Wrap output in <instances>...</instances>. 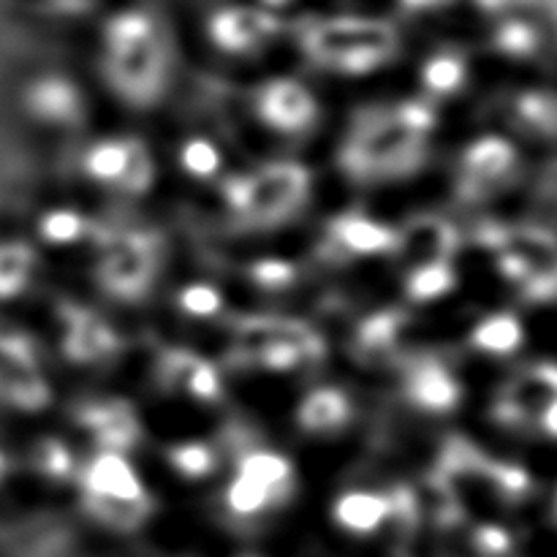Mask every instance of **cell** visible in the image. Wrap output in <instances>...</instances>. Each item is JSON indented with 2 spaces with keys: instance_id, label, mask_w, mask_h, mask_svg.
<instances>
[{
  "instance_id": "obj_6",
  "label": "cell",
  "mask_w": 557,
  "mask_h": 557,
  "mask_svg": "<svg viewBox=\"0 0 557 557\" xmlns=\"http://www.w3.org/2000/svg\"><path fill=\"white\" fill-rule=\"evenodd\" d=\"M221 430L228 446V466L212 495L221 517L243 531L275 520L302 490L297 455L234 419H226Z\"/></svg>"
},
{
  "instance_id": "obj_23",
  "label": "cell",
  "mask_w": 557,
  "mask_h": 557,
  "mask_svg": "<svg viewBox=\"0 0 557 557\" xmlns=\"http://www.w3.org/2000/svg\"><path fill=\"white\" fill-rule=\"evenodd\" d=\"M281 41V27L270 14H248L243 9L210 14L199 33V52L218 71L243 74L264 63L272 47Z\"/></svg>"
},
{
  "instance_id": "obj_38",
  "label": "cell",
  "mask_w": 557,
  "mask_h": 557,
  "mask_svg": "<svg viewBox=\"0 0 557 557\" xmlns=\"http://www.w3.org/2000/svg\"><path fill=\"white\" fill-rule=\"evenodd\" d=\"M555 517H557V495H555Z\"/></svg>"
},
{
  "instance_id": "obj_17",
  "label": "cell",
  "mask_w": 557,
  "mask_h": 557,
  "mask_svg": "<svg viewBox=\"0 0 557 557\" xmlns=\"http://www.w3.org/2000/svg\"><path fill=\"white\" fill-rule=\"evenodd\" d=\"M63 430L82 451H117L139 457L150 444L147 413L128 395L109 389H85L63 400Z\"/></svg>"
},
{
  "instance_id": "obj_15",
  "label": "cell",
  "mask_w": 557,
  "mask_h": 557,
  "mask_svg": "<svg viewBox=\"0 0 557 557\" xmlns=\"http://www.w3.org/2000/svg\"><path fill=\"white\" fill-rule=\"evenodd\" d=\"M250 199L234 237H270L302 221L315 196V172L299 156H264L248 163Z\"/></svg>"
},
{
  "instance_id": "obj_12",
  "label": "cell",
  "mask_w": 557,
  "mask_h": 557,
  "mask_svg": "<svg viewBox=\"0 0 557 557\" xmlns=\"http://www.w3.org/2000/svg\"><path fill=\"white\" fill-rule=\"evenodd\" d=\"M397 250H400L397 221L346 207L326 215L313 228L305 259L321 277H341L359 275L375 267L395 270Z\"/></svg>"
},
{
  "instance_id": "obj_27",
  "label": "cell",
  "mask_w": 557,
  "mask_h": 557,
  "mask_svg": "<svg viewBox=\"0 0 557 557\" xmlns=\"http://www.w3.org/2000/svg\"><path fill=\"white\" fill-rule=\"evenodd\" d=\"M49 292V264L25 232L0 234V313L27 308Z\"/></svg>"
},
{
  "instance_id": "obj_5",
  "label": "cell",
  "mask_w": 557,
  "mask_h": 557,
  "mask_svg": "<svg viewBox=\"0 0 557 557\" xmlns=\"http://www.w3.org/2000/svg\"><path fill=\"white\" fill-rule=\"evenodd\" d=\"M65 161L76 199L109 215H136L166 188L161 150L139 128H96Z\"/></svg>"
},
{
  "instance_id": "obj_35",
  "label": "cell",
  "mask_w": 557,
  "mask_h": 557,
  "mask_svg": "<svg viewBox=\"0 0 557 557\" xmlns=\"http://www.w3.org/2000/svg\"><path fill=\"white\" fill-rule=\"evenodd\" d=\"M473 547L482 557H509L515 549L511 533L495 522H484L473 531Z\"/></svg>"
},
{
  "instance_id": "obj_37",
  "label": "cell",
  "mask_w": 557,
  "mask_h": 557,
  "mask_svg": "<svg viewBox=\"0 0 557 557\" xmlns=\"http://www.w3.org/2000/svg\"><path fill=\"white\" fill-rule=\"evenodd\" d=\"M536 424L542 428V433L547 435V438H557V397H553V400H547L539 408Z\"/></svg>"
},
{
  "instance_id": "obj_25",
  "label": "cell",
  "mask_w": 557,
  "mask_h": 557,
  "mask_svg": "<svg viewBox=\"0 0 557 557\" xmlns=\"http://www.w3.org/2000/svg\"><path fill=\"white\" fill-rule=\"evenodd\" d=\"M22 479L44 498H74L85 451L63 428H36L16 446Z\"/></svg>"
},
{
  "instance_id": "obj_1",
  "label": "cell",
  "mask_w": 557,
  "mask_h": 557,
  "mask_svg": "<svg viewBox=\"0 0 557 557\" xmlns=\"http://www.w3.org/2000/svg\"><path fill=\"white\" fill-rule=\"evenodd\" d=\"M90 82L128 120L156 117L177 96V52L152 16L125 11L98 27Z\"/></svg>"
},
{
  "instance_id": "obj_20",
  "label": "cell",
  "mask_w": 557,
  "mask_h": 557,
  "mask_svg": "<svg viewBox=\"0 0 557 557\" xmlns=\"http://www.w3.org/2000/svg\"><path fill=\"white\" fill-rule=\"evenodd\" d=\"M158 308L172 324V341L188 343V346L205 348V351L207 346L218 351L223 335L237 315V305H234L223 277L199 275V272L185 277H169Z\"/></svg>"
},
{
  "instance_id": "obj_34",
  "label": "cell",
  "mask_w": 557,
  "mask_h": 557,
  "mask_svg": "<svg viewBox=\"0 0 557 557\" xmlns=\"http://www.w3.org/2000/svg\"><path fill=\"white\" fill-rule=\"evenodd\" d=\"M539 30L525 20H504L493 36L495 52L511 60H525L539 52Z\"/></svg>"
},
{
  "instance_id": "obj_21",
  "label": "cell",
  "mask_w": 557,
  "mask_h": 557,
  "mask_svg": "<svg viewBox=\"0 0 557 557\" xmlns=\"http://www.w3.org/2000/svg\"><path fill=\"white\" fill-rule=\"evenodd\" d=\"M109 223H112L109 212L96 210L76 196H52L36 207L25 234L41 250L49 267H85L101 248Z\"/></svg>"
},
{
  "instance_id": "obj_28",
  "label": "cell",
  "mask_w": 557,
  "mask_h": 557,
  "mask_svg": "<svg viewBox=\"0 0 557 557\" xmlns=\"http://www.w3.org/2000/svg\"><path fill=\"white\" fill-rule=\"evenodd\" d=\"M473 82V65L466 49L435 44L413 60V96L428 101L441 114L460 101Z\"/></svg>"
},
{
  "instance_id": "obj_16",
  "label": "cell",
  "mask_w": 557,
  "mask_h": 557,
  "mask_svg": "<svg viewBox=\"0 0 557 557\" xmlns=\"http://www.w3.org/2000/svg\"><path fill=\"white\" fill-rule=\"evenodd\" d=\"M161 150L163 180L166 188L177 190V196L205 205L215 185L237 166V147L232 134L221 123L207 120H185L174 131H169Z\"/></svg>"
},
{
  "instance_id": "obj_33",
  "label": "cell",
  "mask_w": 557,
  "mask_h": 557,
  "mask_svg": "<svg viewBox=\"0 0 557 557\" xmlns=\"http://www.w3.org/2000/svg\"><path fill=\"white\" fill-rule=\"evenodd\" d=\"M515 125L525 134L553 139L557 136V96L549 90H520L509 103Z\"/></svg>"
},
{
  "instance_id": "obj_11",
  "label": "cell",
  "mask_w": 557,
  "mask_h": 557,
  "mask_svg": "<svg viewBox=\"0 0 557 557\" xmlns=\"http://www.w3.org/2000/svg\"><path fill=\"white\" fill-rule=\"evenodd\" d=\"M221 277L237 310L305 313L310 305L326 297L324 277L308 264V259L283 250H253L239 256Z\"/></svg>"
},
{
  "instance_id": "obj_19",
  "label": "cell",
  "mask_w": 557,
  "mask_h": 557,
  "mask_svg": "<svg viewBox=\"0 0 557 557\" xmlns=\"http://www.w3.org/2000/svg\"><path fill=\"white\" fill-rule=\"evenodd\" d=\"M386 384L392 386L395 411L422 428H441L466 403L462 373L441 348L419 346Z\"/></svg>"
},
{
  "instance_id": "obj_31",
  "label": "cell",
  "mask_w": 557,
  "mask_h": 557,
  "mask_svg": "<svg viewBox=\"0 0 557 557\" xmlns=\"http://www.w3.org/2000/svg\"><path fill=\"white\" fill-rule=\"evenodd\" d=\"M522 343H525L522 321L509 310L482 315L468 326L462 337V348L479 359H509L520 351Z\"/></svg>"
},
{
  "instance_id": "obj_30",
  "label": "cell",
  "mask_w": 557,
  "mask_h": 557,
  "mask_svg": "<svg viewBox=\"0 0 557 557\" xmlns=\"http://www.w3.org/2000/svg\"><path fill=\"white\" fill-rule=\"evenodd\" d=\"M400 228V250H397V264H411V261H460L466 239L460 226L449 215L441 212H424L411 215L408 221L397 223ZM395 264V267H397Z\"/></svg>"
},
{
  "instance_id": "obj_10",
  "label": "cell",
  "mask_w": 557,
  "mask_h": 557,
  "mask_svg": "<svg viewBox=\"0 0 557 557\" xmlns=\"http://www.w3.org/2000/svg\"><path fill=\"white\" fill-rule=\"evenodd\" d=\"M156 479L145 471L141 457L117 451H85L71 506L90 525L103 531L139 533L158 515Z\"/></svg>"
},
{
  "instance_id": "obj_3",
  "label": "cell",
  "mask_w": 557,
  "mask_h": 557,
  "mask_svg": "<svg viewBox=\"0 0 557 557\" xmlns=\"http://www.w3.org/2000/svg\"><path fill=\"white\" fill-rule=\"evenodd\" d=\"M215 357L232 386L239 379L308 384L332 359V343L324 326L308 321L305 313L237 310Z\"/></svg>"
},
{
  "instance_id": "obj_24",
  "label": "cell",
  "mask_w": 557,
  "mask_h": 557,
  "mask_svg": "<svg viewBox=\"0 0 557 557\" xmlns=\"http://www.w3.org/2000/svg\"><path fill=\"white\" fill-rule=\"evenodd\" d=\"M520 166L515 141L500 134H479L457 147L451 158V196L460 205H479L506 188Z\"/></svg>"
},
{
  "instance_id": "obj_26",
  "label": "cell",
  "mask_w": 557,
  "mask_h": 557,
  "mask_svg": "<svg viewBox=\"0 0 557 557\" xmlns=\"http://www.w3.org/2000/svg\"><path fill=\"white\" fill-rule=\"evenodd\" d=\"M326 517L337 531L354 539L397 531L395 476L343 479L326 504Z\"/></svg>"
},
{
  "instance_id": "obj_22",
  "label": "cell",
  "mask_w": 557,
  "mask_h": 557,
  "mask_svg": "<svg viewBox=\"0 0 557 557\" xmlns=\"http://www.w3.org/2000/svg\"><path fill=\"white\" fill-rule=\"evenodd\" d=\"M150 449V466L161 482L177 484L185 493L215 495L228 466V446L221 428L166 433Z\"/></svg>"
},
{
  "instance_id": "obj_13",
  "label": "cell",
  "mask_w": 557,
  "mask_h": 557,
  "mask_svg": "<svg viewBox=\"0 0 557 557\" xmlns=\"http://www.w3.org/2000/svg\"><path fill=\"white\" fill-rule=\"evenodd\" d=\"M417 330L419 315L397 299L357 305L343 315L337 335H330L332 354L341 351L357 375L389 381L419 348Z\"/></svg>"
},
{
  "instance_id": "obj_32",
  "label": "cell",
  "mask_w": 557,
  "mask_h": 557,
  "mask_svg": "<svg viewBox=\"0 0 557 557\" xmlns=\"http://www.w3.org/2000/svg\"><path fill=\"white\" fill-rule=\"evenodd\" d=\"M471 479L473 482L487 484V487L493 490L495 498L504 500V504H511V506L528 500V495H531V490H533V476L525 471V468L517 466V462L490 457V455H484V451H482V457H479L476 471H473Z\"/></svg>"
},
{
  "instance_id": "obj_14",
  "label": "cell",
  "mask_w": 557,
  "mask_h": 557,
  "mask_svg": "<svg viewBox=\"0 0 557 557\" xmlns=\"http://www.w3.org/2000/svg\"><path fill=\"white\" fill-rule=\"evenodd\" d=\"M63 406L41 335L0 324V417L36 422L54 417Z\"/></svg>"
},
{
  "instance_id": "obj_29",
  "label": "cell",
  "mask_w": 557,
  "mask_h": 557,
  "mask_svg": "<svg viewBox=\"0 0 557 557\" xmlns=\"http://www.w3.org/2000/svg\"><path fill=\"white\" fill-rule=\"evenodd\" d=\"M462 286L457 261H411L395 267V299L411 313H428L449 302Z\"/></svg>"
},
{
  "instance_id": "obj_36",
  "label": "cell",
  "mask_w": 557,
  "mask_h": 557,
  "mask_svg": "<svg viewBox=\"0 0 557 557\" xmlns=\"http://www.w3.org/2000/svg\"><path fill=\"white\" fill-rule=\"evenodd\" d=\"M16 484H25V479H22L20 455H16V446H9L0 438V495L14 490Z\"/></svg>"
},
{
  "instance_id": "obj_4",
  "label": "cell",
  "mask_w": 557,
  "mask_h": 557,
  "mask_svg": "<svg viewBox=\"0 0 557 557\" xmlns=\"http://www.w3.org/2000/svg\"><path fill=\"white\" fill-rule=\"evenodd\" d=\"M92 302L117 315L158 310L172 272V239L141 215H112L101 248L82 267Z\"/></svg>"
},
{
  "instance_id": "obj_9",
  "label": "cell",
  "mask_w": 557,
  "mask_h": 557,
  "mask_svg": "<svg viewBox=\"0 0 557 557\" xmlns=\"http://www.w3.org/2000/svg\"><path fill=\"white\" fill-rule=\"evenodd\" d=\"M145 384L152 400L190 422L221 428L232 417V381L215 354L205 348L158 343L145 357Z\"/></svg>"
},
{
  "instance_id": "obj_7",
  "label": "cell",
  "mask_w": 557,
  "mask_h": 557,
  "mask_svg": "<svg viewBox=\"0 0 557 557\" xmlns=\"http://www.w3.org/2000/svg\"><path fill=\"white\" fill-rule=\"evenodd\" d=\"M98 98L90 76L58 63L25 69L11 90L16 125L49 152L69 156L98 128Z\"/></svg>"
},
{
  "instance_id": "obj_8",
  "label": "cell",
  "mask_w": 557,
  "mask_h": 557,
  "mask_svg": "<svg viewBox=\"0 0 557 557\" xmlns=\"http://www.w3.org/2000/svg\"><path fill=\"white\" fill-rule=\"evenodd\" d=\"M54 373L76 381H103L131 359L123 324L92 299L47 294L44 330L38 332Z\"/></svg>"
},
{
  "instance_id": "obj_2",
  "label": "cell",
  "mask_w": 557,
  "mask_h": 557,
  "mask_svg": "<svg viewBox=\"0 0 557 557\" xmlns=\"http://www.w3.org/2000/svg\"><path fill=\"white\" fill-rule=\"evenodd\" d=\"M226 128L250 152L299 156L330 134V109L324 90L299 74H256L234 87L226 103Z\"/></svg>"
},
{
  "instance_id": "obj_18",
  "label": "cell",
  "mask_w": 557,
  "mask_h": 557,
  "mask_svg": "<svg viewBox=\"0 0 557 557\" xmlns=\"http://www.w3.org/2000/svg\"><path fill=\"white\" fill-rule=\"evenodd\" d=\"M368 408L362 395L346 381L313 379L294 395L286 428L297 444L308 449H343L364 433Z\"/></svg>"
}]
</instances>
